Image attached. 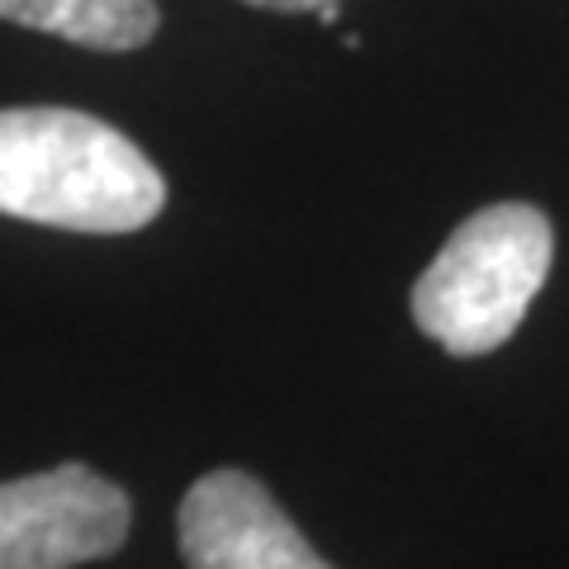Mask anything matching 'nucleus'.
<instances>
[{
  "label": "nucleus",
  "mask_w": 569,
  "mask_h": 569,
  "mask_svg": "<svg viewBox=\"0 0 569 569\" xmlns=\"http://www.w3.org/2000/svg\"><path fill=\"white\" fill-rule=\"evenodd\" d=\"M556 261V233L537 204L470 213L413 284V323L451 356H489L527 318Z\"/></svg>",
  "instance_id": "2"
},
{
  "label": "nucleus",
  "mask_w": 569,
  "mask_h": 569,
  "mask_svg": "<svg viewBox=\"0 0 569 569\" xmlns=\"http://www.w3.org/2000/svg\"><path fill=\"white\" fill-rule=\"evenodd\" d=\"M133 503L91 466H58L0 485V569H77L129 541Z\"/></svg>",
  "instance_id": "3"
},
{
  "label": "nucleus",
  "mask_w": 569,
  "mask_h": 569,
  "mask_svg": "<svg viewBox=\"0 0 569 569\" xmlns=\"http://www.w3.org/2000/svg\"><path fill=\"white\" fill-rule=\"evenodd\" d=\"M186 569H332L266 485L247 470H209L176 512Z\"/></svg>",
  "instance_id": "4"
},
{
  "label": "nucleus",
  "mask_w": 569,
  "mask_h": 569,
  "mask_svg": "<svg viewBox=\"0 0 569 569\" xmlns=\"http://www.w3.org/2000/svg\"><path fill=\"white\" fill-rule=\"evenodd\" d=\"M257 10H280V14H305V10H323L328 0H247Z\"/></svg>",
  "instance_id": "6"
},
{
  "label": "nucleus",
  "mask_w": 569,
  "mask_h": 569,
  "mask_svg": "<svg viewBox=\"0 0 569 569\" xmlns=\"http://www.w3.org/2000/svg\"><path fill=\"white\" fill-rule=\"evenodd\" d=\"M313 14H318V24H328V29H332L337 20H342V10H337V0H328V6H323V10H313Z\"/></svg>",
  "instance_id": "7"
},
{
  "label": "nucleus",
  "mask_w": 569,
  "mask_h": 569,
  "mask_svg": "<svg viewBox=\"0 0 569 569\" xmlns=\"http://www.w3.org/2000/svg\"><path fill=\"white\" fill-rule=\"evenodd\" d=\"M0 20L96 52H133L162 24L157 0H0Z\"/></svg>",
  "instance_id": "5"
},
{
  "label": "nucleus",
  "mask_w": 569,
  "mask_h": 569,
  "mask_svg": "<svg viewBox=\"0 0 569 569\" xmlns=\"http://www.w3.org/2000/svg\"><path fill=\"white\" fill-rule=\"evenodd\" d=\"M167 204L133 138L67 104L0 110V213L67 233H133Z\"/></svg>",
  "instance_id": "1"
}]
</instances>
